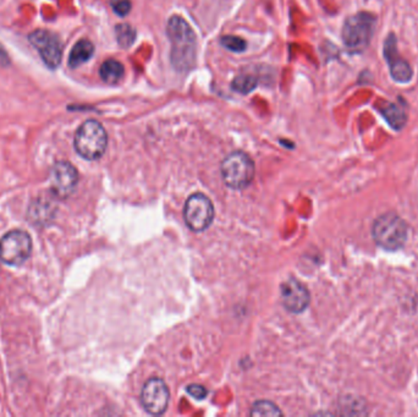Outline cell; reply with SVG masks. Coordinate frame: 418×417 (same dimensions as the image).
Listing matches in <instances>:
<instances>
[{
    "label": "cell",
    "instance_id": "1",
    "mask_svg": "<svg viewBox=\"0 0 418 417\" xmlns=\"http://www.w3.org/2000/svg\"><path fill=\"white\" fill-rule=\"evenodd\" d=\"M166 33L170 40V61L179 72H188L196 66L197 37L191 26L180 16H172Z\"/></svg>",
    "mask_w": 418,
    "mask_h": 417
},
{
    "label": "cell",
    "instance_id": "2",
    "mask_svg": "<svg viewBox=\"0 0 418 417\" xmlns=\"http://www.w3.org/2000/svg\"><path fill=\"white\" fill-rule=\"evenodd\" d=\"M75 150L87 161L99 159L108 146V135L101 123L87 120L77 129L75 135Z\"/></svg>",
    "mask_w": 418,
    "mask_h": 417
},
{
    "label": "cell",
    "instance_id": "3",
    "mask_svg": "<svg viewBox=\"0 0 418 417\" xmlns=\"http://www.w3.org/2000/svg\"><path fill=\"white\" fill-rule=\"evenodd\" d=\"M372 235L374 242L384 250L395 251L408 240V226L396 214L385 213L373 223Z\"/></svg>",
    "mask_w": 418,
    "mask_h": 417
},
{
    "label": "cell",
    "instance_id": "4",
    "mask_svg": "<svg viewBox=\"0 0 418 417\" xmlns=\"http://www.w3.org/2000/svg\"><path fill=\"white\" fill-rule=\"evenodd\" d=\"M220 171L227 187L234 190H242L253 180L256 166L251 157L245 152L236 151L225 157Z\"/></svg>",
    "mask_w": 418,
    "mask_h": 417
},
{
    "label": "cell",
    "instance_id": "5",
    "mask_svg": "<svg viewBox=\"0 0 418 417\" xmlns=\"http://www.w3.org/2000/svg\"><path fill=\"white\" fill-rule=\"evenodd\" d=\"M376 27V17L368 13H358L348 17L343 27V40L348 49L363 51L371 42Z\"/></svg>",
    "mask_w": 418,
    "mask_h": 417
},
{
    "label": "cell",
    "instance_id": "6",
    "mask_svg": "<svg viewBox=\"0 0 418 417\" xmlns=\"http://www.w3.org/2000/svg\"><path fill=\"white\" fill-rule=\"evenodd\" d=\"M32 251L31 237L22 230L9 231L0 239V261L9 266H20Z\"/></svg>",
    "mask_w": 418,
    "mask_h": 417
},
{
    "label": "cell",
    "instance_id": "7",
    "mask_svg": "<svg viewBox=\"0 0 418 417\" xmlns=\"http://www.w3.org/2000/svg\"><path fill=\"white\" fill-rule=\"evenodd\" d=\"M184 218L186 226L192 231L206 230L212 224L214 218V207L206 195L195 194L187 198L184 208Z\"/></svg>",
    "mask_w": 418,
    "mask_h": 417
},
{
    "label": "cell",
    "instance_id": "8",
    "mask_svg": "<svg viewBox=\"0 0 418 417\" xmlns=\"http://www.w3.org/2000/svg\"><path fill=\"white\" fill-rule=\"evenodd\" d=\"M31 45L40 53L42 61H45L51 70L61 65L63 59V43L59 37L51 31L35 30L29 36Z\"/></svg>",
    "mask_w": 418,
    "mask_h": 417
},
{
    "label": "cell",
    "instance_id": "9",
    "mask_svg": "<svg viewBox=\"0 0 418 417\" xmlns=\"http://www.w3.org/2000/svg\"><path fill=\"white\" fill-rule=\"evenodd\" d=\"M170 393L166 382L161 378H151L142 388L141 404L148 414L163 415L169 405Z\"/></svg>",
    "mask_w": 418,
    "mask_h": 417
},
{
    "label": "cell",
    "instance_id": "10",
    "mask_svg": "<svg viewBox=\"0 0 418 417\" xmlns=\"http://www.w3.org/2000/svg\"><path fill=\"white\" fill-rule=\"evenodd\" d=\"M51 189L59 198H66L75 191L79 173L69 162H58L51 173Z\"/></svg>",
    "mask_w": 418,
    "mask_h": 417
},
{
    "label": "cell",
    "instance_id": "11",
    "mask_svg": "<svg viewBox=\"0 0 418 417\" xmlns=\"http://www.w3.org/2000/svg\"><path fill=\"white\" fill-rule=\"evenodd\" d=\"M282 305L287 311L292 313H301L310 305V292L303 283L296 279H290L282 284Z\"/></svg>",
    "mask_w": 418,
    "mask_h": 417
},
{
    "label": "cell",
    "instance_id": "12",
    "mask_svg": "<svg viewBox=\"0 0 418 417\" xmlns=\"http://www.w3.org/2000/svg\"><path fill=\"white\" fill-rule=\"evenodd\" d=\"M396 49V40L395 36H389L385 40L384 45V56L388 61L389 68H390V74L392 77L396 82L406 84L408 81L412 79V69L408 63L403 61V58H400Z\"/></svg>",
    "mask_w": 418,
    "mask_h": 417
},
{
    "label": "cell",
    "instance_id": "13",
    "mask_svg": "<svg viewBox=\"0 0 418 417\" xmlns=\"http://www.w3.org/2000/svg\"><path fill=\"white\" fill-rule=\"evenodd\" d=\"M95 54V45L91 40H81L76 43L69 56V66L76 69L91 59Z\"/></svg>",
    "mask_w": 418,
    "mask_h": 417
},
{
    "label": "cell",
    "instance_id": "14",
    "mask_svg": "<svg viewBox=\"0 0 418 417\" xmlns=\"http://www.w3.org/2000/svg\"><path fill=\"white\" fill-rule=\"evenodd\" d=\"M378 111L384 116V119L388 121L389 125L392 126L394 130H401L408 123L406 113L403 111V108H400L396 104L385 103L383 106H380Z\"/></svg>",
    "mask_w": 418,
    "mask_h": 417
},
{
    "label": "cell",
    "instance_id": "15",
    "mask_svg": "<svg viewBox=\"0 0 418 417\" xmlns=\"http://www.w3.org/2000/svg\"><path fill=\"white\" fill-rule=\"evenodd\" d=\"M124 65L115 59H108L104 61L99 69L102 80L109 85H115L124 77Z\"/></svg>",
    "mask_w": 418,
    "mask_h": 417
},
{
    "label": "cell",
    "instance_id": "16",
    "mask_svg": "<svg viewBox=\"0 0 418 417\" xmlns=\"http://www.w3.org/2000/svg\"><path fill=\"white\" fill-rule=\"evenodd\" d=\"M257 77L248 75V74H242V75L236 76L232 82V87L235 92H239L241 95H248V93H251L252 91H255V88L257 87Z\"/></svg>",
    "mask_w": 418,
    "mask_h": 417
},
{
    "label": "cell",
    "instance_id": "17",
    "mask_svg": "<svg viewBox=\"0 0 418 417\" xmlns=\"http://www.w3.org/2000/svg\"><path fill=\"white\" fill-rule=\"evenodd\" d=\"M115 36L119 45L124 49H127L136 40V31L129 24H120L115 27Z\"/></svg>",
    "mask_w": 418,
    "mask_h": 417
},
{
    "label": "cell",
    "instance_id": "18",
    "mask_svg": "<svg viewBox=\"0 0 418 417\" xmlns=\"http://www.w3.org/2000/svg\"><path fill=\"white\" fill-rule=\"evenodd\" d=\"M252 416H282V412L279 410L277 405L267 400L255 402L251 410Z\"/></svg>",
    "mask_w": 418,
    "mask_h": 417
},
{
    "label": "cell",
    "instance_id": "19",
    "mask_svg": "<svg viewBox=\"0 0 418 417\" xmlns=\"http://www.w3.org/2000/svg\"><path fill=\"white\" fill-rule=\"evenodd\" d=\"M224 48H227V51L234 52V53H241L246 51L247 43L245 40H242L241 37L237 36H224L220 40Z\"/></svg>",
    "mask_w": 418,
    "mask_h": 417
},
{
    "label": "cell",
    "instance_id": "20",
    "mask_svg": "<svg viewBox=\"0 0 418 417\" xmlns=\"http://www.w3.org/2000/svg\"><path fill=\"white\" fill-rule=\"evenodd\" d=\"M111 6L116 15L125 17L131 11V0H111Z\"/></svg>",
    "mask_w": 418,
    "mask_h": 417
},
{
    "label": "cell",
    "instance_id": "21",
    "mask_svg": "<svg viewBox=\"0 0 418 417\" xmlns=\"http://www.w3.org/2000/svg\"><path fill=\"white\" fill-rule=\"evenodd\" d=\"M187 393L191 397L197 399V400H203L207 397V394H208L206 388L203 387V386H200V384H191V386H188L187 387Z\"/></svg>",
    "mask_w": 418,
    "mask_h": 417
},
{
    "label": "cell",
    "instance_id": "22",
    "mask_svg": "<svg viewBox=\"0 0 418 417\" xmlns=\"http://www.w3.org/2000/svg\"><path fill=\"white\" fill-rule=\"evenodd\" d=\"M8 64H9V56L0 45V66H6Z\"/></svg>",
    "mask_w": 418,
    "mask_h": 417
}]
</instances>
